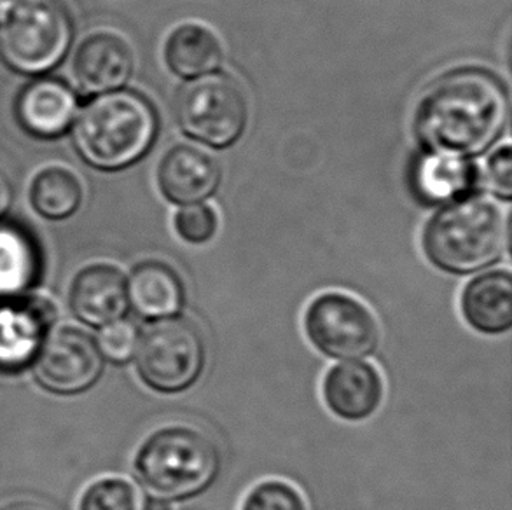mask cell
Masks as SVG:
<instances>
[{
    "label": "cell",
    "mask_w": 512,
    "mask_h": 510,
    "mask_svg": "<svg viewBox=\"0 0 512 510\" xmlns=\"http://www.w3.org/2000/svg\"><path fill=\"white\" fill-rule=\"evenodd\" d=\"M14 189L4 168H0V221L13 205Z\"/></svg>",
    "instance_id": "4316f807"
},
{
    "label": "cell",
    "mask_w": 512,
    "mask_h": 510,
    "mask_svg": "<svg viewBox=\"0 0 512 510\" xmlns=\"http://www.w3.org/2000/svg\"><path fill=\"white\" fill-rule=\"evenodd\" d=\"M79 112L76 91L56 77L37 76L14 100L21 130L35 138H58L72 128Z\"/></svg>",
    "instance_id": "8fae6325"
},
{
    "label": "cell",
    "mask_w": 512,
    "mask_h": 510,
    "mask_svg": "<svg viewBox=\"0 0 512 510\" xmlns=\"http://www.w3.org/2000/svg\"><path fill=\"white\" fill-rule=\"evenodd\" d=\"M74 20L63 0H13L0 20V58L21 76H44L63 62Z\"/></svg>",
    "instance_id": "5b68a950"
},
{
    "label": "cell",
    "mask_w": 512,
    "mask_h": 510,
    "mask_svg": "<svg viewBox=\"0 0 512 510\" xmlns=\"http://www.w3.org/2000/svg\"><path fill=\"white\" fill-rule=\"evenodd\" d=\"M322 399L338 420H371L385 399V381L378 367L369 362H340L327 369L322 380Z\"/></svg>",
    "instance_id": "7c38bea8"
},
{
    "label": "cell",
    "mask_w": 512,
    "mask_h": 510,
    "mask_svg": "<svg viewBox=\"0 0 512 510\" xmlns=\"http://www.w3.org/2000/svg\"><path fill=\"white\" fill-rule=\"evenodd\" d=\"M69 303L79 322L100 331L128 317L126 276L112 264H91L74 278Z\"/></svg>",
    "instance_id": "4fadbf2b"
},
{
    "label": "cell",
    "mask_w": 512,
    "mask_h": 510,
    "mask_svg": "<svg viewBox=\"0 0 512 510\" xmlns=\"http://www.w3.org/2000/svg\"><path fill=\"white\" fill-rule=\"evenodd\" d=\"M97 339L76 327L51 332L32 364L39 385L55 395L88 392L104 376Z\"/></svg>",
    "instance_id": "9c48e42d"
},
{
    "label": "cell",
    "mask_w": 512,
    "mask_h": 510,
    "mask_svg": "<svg viewBox=\"0 0 512 510\" xmlns=\"http://www.w3.org/2000/svg\"><path fill=\"white\" fill-rule=\"evenodd\" d=\"M165 60L173 74L184 79L210 76L221 67V42L207 27L186 23L168 37Z\"/></svg>",
    "instance_id": "ffe728a7"
},
{
    "label": "cell",
    "mask_w": 512,
    "mask_h": 510,
    "mask_svg": "<svg viewBox=\"0 0 512 510\" xmlns=\"http://www.w3.org/2000/svg\"><path fill=\"white\" fill-rule=\"evenodd\" d=\"M139 339V325L128 318H123L100 329L97 338L98 350L105 362H111L114 366H128L135 359Z\"/></svg>",
    "instance_id": "603a6c76"
},
{
    "label": "cell",
    "mask_w": 512,
    "mask_h": 510,
    "mask_svg": "<svg viewBox=\"0 0 512 510\" xmlns=\"http://www.w3.org/2000/svg\"><path fill=\"white\" fill-rule=\"evenodd\" d=\"M83 201V186L76 173L63 166H48L35 175L30 186V203L49 221H63L77 212Z\"/></svg>",
    "instance_id": "44dd1931"
},
{
    "label": "cell",
    "mask_w": 512,
    "mask_h": 510,
    "mask_svg": "<svg viewBox=\"0 0 512 510\" xmlns=\"http://www.w3.org/2000/svg\"><path fill=\"white\" fill-rule=\"evenodd\" d=\"M240 510H308V505L292 484L270 479L247 493Z\"/></svg>",
    "instance_id": "cb8c5ba5"
},
{
    "label": "cell",
    "mask_w": 512,
    "mask_h": 510,
    "mask_svg": "<svg viewBox=\"0 0 512 510\" xmlns=\"http://www.w3.org/2000/svg\"><path fill=\"white\" fill-rule=\"evenodd\" d=\"M509 116V91L500 77L476 67L453 70L418 105L416 138L427 152L474 158L499 140Z\"/></svg>",
    "instance_id": "6da1fadb"
},
{
    "label": "cell",
    "mask_w": 512,
    "mask_h": 510,
    "mask_svg": "<svg viewBox=\"0 0 512 510\" xmlns=\"http://www.w3.org/2000/svg\"><path fill=\"white\" fill-rule=\"evenodd\" d=\"M130 310L146 322L179 317L187 308V287L168 262L142 261L126 278Z\"/></svg>",
    "instance_id": "9a60e30c"
},
{
    "label": "cell",
    "mask_w": 512,
    "mask_h": 510,
    "mask_svg": "<svg viewBox=\"0 0 512 510\" xmlns=\"http://www.w3.org/2000/svg\"><path fill=\"white\" fill-rule=\"evenodd\" d=\"M175 116L187 137L215 149H226L242 137L249 105L242 88L228 76L191 79L180 90Z\"/></svg>",
    "instance_id": "ba28073f"
},
{
    "label": "cell",
    "mask_w": 512,
    "mask_h": 510,
    "mask_svg": "<svg viewBox=\"0 0 512 510\" xmlns=\"http://www.w3.org/2000/svg\"><path fill=\"white\" fill-rule=\"evenodd\" d=\"M222 465V451L212 435L189 425H167L140 444L133 477L147 495L187 504L214 488Z\"/></svg>",
    "instance_id": "7a4b0ae2"
},
{
    "label": "cell",
    "mask_w": 512,
    "mask_h": 510,
    "mask_svg": "<svg viewBox=\"0 0 512 510\" xmlns=\"http://www.w3.org/2000/svg\"><path fill=\"white\" fill-rule=\"evenodd\" d=\"M142 510H175V507H173L172 502H168V500L147 495V497L142 500Z\"/></svg>",
    "instance_id": "83f0119b"
},
{
    "label": "cell",
    "mask_w": 512,
    "mask_h": 510,
    "mask_svg": "<svg viewBox=\"0 0 512 510\" xmlns=\"http://www.w3.org/2000/svg\"><path fill=\"white\" fill-rule=\"evenodd\" d=\"M303 329L310 345L326 359H369L380 348L378 318L366 304L345 292L313 297L303 315Z\"/></svg>",
    "instance_id": "52a82bcc"
},
{
    "label": "cell",
    "mask_w": 512,
    "mask_h": 510,
    "mask_svg": "<svg viewBox=\"0 0 512 510\" xmlns=\"http://www.w3.org/2000/svg\"><path fill=\"white\" fill-rule=\"evenodd\" d=\"M161 193L175 205L207 200L221 184V168L210 154L193 145H175L158 168Z\"/></svg>",
    "instance_id": "2e32d148"
},
{
    "label": "cell",
    "mask_w": 512,
    "mask_h": 510,
    "mask_svg": "<svg viewBox=\"0 0 512 510\" xmlns=\"http://www.w3.org/2000/svg\"><path fill=\"white\" fill-rule=\"evenodd\" d=\"M160 130L154 105L139 91L116 90L97 95L77 112L72 142L88 165L118 172L151 151Z\"/></svg>",
    "instance_id": "3957f363"
},
{
    "label": "cell",
    "mask_w": 512,
    "mask_h": 510,
    "mask_svg": "<svg viewBox=\"0 0 512 510\" xmlns=\"http://www.w3.org/2000/svg\"><path fill=\"white\" fill-rule=\"evenodd\" d=\"M135 369L142 385L165 397L187 393L208 364L205 332L194 318L179 315L151 322L140 331Z\"/></svg>",
    "instance_id": "8992f818"
},
{
    "label": "cell",
    "mask_w": 512,
    "mask_h": 510,
    "mask_svg": "<svg viewBox=\"0 0 512 510\" xmlns=\"http://www.w3.org/2000/svg\"><path fill=\"white\" fill-rule=\"evenodd\" d=\"M55 322V306L44 297L0 299V373L32 366Z\"/></svg>",
    "instance_id": "30bf717a"
},
{
    "label": "cell",
    "mask_w": 512,
    "mask_h": 510,
    "mask_svg": "<svg viewBox=\"0 0 512 510\" xmlns=\"http://www.w3.org/2000/svg\"><path fill=\"white\" fill-rule=\"evenodd\" d=\"M72 72L84 95L97 97L121 90L133 74L132 48L111 32L88 35L77 48Z\"/></svg>",
    "instance_id": "5bb4252c"
},
{
    "label": "cell",
    "mask_w": 512,
    "mask_h": 510,
    "mask_svg": "<svg viewBox=\"0 0 512 510\" xmlns=\"http://www.w3.org/2000/svg\"><path fill=\"white\" fill-rule=\"evenodd\" d=\"M173 224L177 235L191 245H205L210 242L219 226L214 210L200 203L180 208Z\"/></svg>",
    "instance_id": "d4e9b609"
},
{
    "label": "cell",
    "mask_w": 512,
    "mask_h": 510,
    "mask_svg": "<svg viewBox=\"0 0 512 510\" xmlns=\"http://www.w3.org/2000/svg\"><path fill=\"white\" fill-rule=\"evenodd\" d=\"M42 257L39 245L16 222L0 221V299L27 296L39 283Z\"/></svg>",
    "instance_id": "d6986e66"
},
{
    "label": "cell",
    "mask_w": 512,
    "mask_h": 510,
    "mask_svg": "<svg viewBox=\"0 0 512 510\" xmlns=\"http://www.w3.org/2000/svg\"><path fill=\"white\" fill-rule=\"evenodd\" d=\"M11 2L13 0H0V20H2V16L6 14L7 9L11 6Z\"/></svg>",
    "instance_id": "f1b7e54d"
},
{
    "label": "cell",
    "mask_w": 512,
    "mask_h": 510,
    "mask_svg": "<svg viewBox=\"0 0 512 510\" xmlns=\"http://www.w3.org/2000/svg\"><path fill=\"white\" fill-rule=\"evenodd\" d=\"M465 324L481 336L497 338L512 329V276L507 269H493L472 278L460 296Z\"/></svg>",
    "instance_id": "e0dca14e"
},
{
    "label": "cell",
    "mask_w": 512,
    "mask_h": 510,
    "mask_svg": "<svg viewBox=\"0 0 512 510\" xmlns=\"http://www.w3.org/2000/svg\"><path fill=\"white\" fill-rule=\"evenodd\" d=\"M79 510H142V498L123 477H105L84 491Z\"/></svg>",
    "instance_id": "7402d4cb"
},
{
    "label": "cell",
    "mask_w": 512,
    "mask_h": 510,
    "mask_svg": "<svg viewBox=\"0 0 512 510\" xmlns=\"http://www.w3.org/2000/svg\"><path fill=\"white\" fill-rule=\"evenodd\" d=\"M478 168L469 159L423 152L411 166L409 182L423 205H448L462 200L478 182Z\"/></svg>",
    "instance_id": "ac0fdd59"
},
{
    "label": "cell",
    "mask_w": 512,
    "mask_h": 510,
    "mask_svg": "<svg viewBox=\"0 0 512 510\" xmlns=\"http://www.w3.org/2000/svg\"><path fill=\"white\" fill-rule=\"evenodd\" d=\"M486 187L495 196L509 201L512 196V158L511 147L502 145L488 159L485 173Z\"/></svg>",
    "instance_id": "484cf974"
},
{
    "label": "cell",
    "mask_w": 512,
    "mask_h": 510,
    "mask_svg": "<svg viewBox=\"0 0 512 510\" xmlns=\"http://www.w3.org/2000/svg\"><path fill=\"white\" fill-rule=\"evenodd\" d=\"M423 254L446 275L471 276L499 264L509 249V221L495 201L465 196L425 226Z\"/></svg>",
    "instance_id": "277c9868"
}]
</instances>
